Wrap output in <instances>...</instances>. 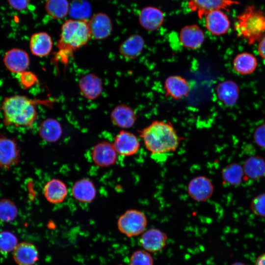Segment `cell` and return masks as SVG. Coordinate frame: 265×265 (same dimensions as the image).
Segmentation results:
<instances>
[{"instance_id":"cell-1","label":"cell","mask_w":265,"mask_h":265,"mask_svg":"<svg viewBox=\"0 0 265 265\" xmlns=\"http://www.w3.org/2000/svg\"><path fill=\"white\" fill-rule=\"evenodd\" d=\"M139 137L146 149L153 155L175 152L182 138L170 123L156 120L139 131Z\"/></svg>"},{"instance_id":"cell-2","label":"cell","mask_w":265,"mask_h":265,"mask_svg":"<svg viewBox=\"0 0 265 265\" xmlns=\"http://www.w3.org/2000/svg\"><path fill=\"white\" fill-rule=\"evenodd\" d=\"M35 101L22 95L5 98L0 108L5 125L17 127L32 125L37 116Z\"/></svg>"},{"instance_id":"cell-3","label":"cell","mask_w":265,"mask_h":265,"mask_svg":"<svg viewBox=\"0 0 265 265\" xmlns=\"http://www.w3.org/2000/svg\"><path fill=\"white\" fill-rule=\"evenodd\" d=\"M91 38L86 19H68L62 24L57 44L61 56H69L77 49L86 45Z\"/></svg>"},{"instance_id":"cell-4","label":"cell","mask_w":265,"mask_h":265,"mask_svg":"<svg viewBox=\"0 0 265 265\" xmlns=\"http://www.w3.org/2000/svg\"><path fill=\"white\" fill-rule=\"evenodd\" d=\"M235 29L249 45L255 44L265 36V14L253 5H248L237 16Z\"/></svg>"},{"instance_id":"cell-5","label":"cell","mask_w":265,"mask_h":265,"mask_svg":"<svg viewBox=\"0 0 265 265\" xmlns=\"http://www.w3.org/2000/svg\"><path fill=\"white\" fill-rule=\"evenodd\" d=\"M147 218L142 211L130 209L120 216L117 221L119 231L128 237L138 236L142 234L146 228Z\"/></svg>"},{"instance_id":"cell-6","label":"cell","mask_w":265,"mask_h":265,"mask_svg":"<svg viewBox=\"0 0 265 265\" xmlns=\"http://www.w3.org/2000/svg\"><path fill=\"white\" fill-rule=\"evenodd\" d=\"M188 8L195 12L199 18L215 10L228 11L234 5L239 4L237 0H186Z\"/></svg>"},{"instance_id":"cell-7","label":"cell","mask_w":265,"mask_h":265,"mask_svg":"<svg viewBox=\"0 0 265 265\" xmlns=\"http://www.w3.org/2000/svg\"><path fill=\"white\" fill-rule=\"evenodd\" d=\"M214 186L211 180L205 176H198L191 179L187 186L190 197L195 201H208L212 195Z\"/></svg>"},{"instance_id":"cell-8","label":"cell","mask_w":265,"mask_h":265,"mask_svg":"<svg viewBox=\"0 0 265 265\" xmlns=\"http://www.w3.org/2000/svg\"><path fill=\"white\" fill-rule=\"evenodd\" d=\"M117 153L123 157H129L136 154L141 144L137 136L125 130L121 131L115 136L112 143Z\"/></svg>"},{"instance_id":"cell-9","label":"cell","mask_w":265,"mask_h":265,"mask_svg":"<svg viewBox=\"0 0 265 265\" xmlns=\"http://www.w3.org/2000/svg\"><path fill=\"white\" fill-rule=\"evenodd\" d=\"M167 240L166 234L157 228H150L144 231L139 238L141 246L149 253L161 251L166 246Z\"/></svg>"},{"instance_id":"cell-10","label":"cell","mask_w":265,"mask_h":265,"mask_svg":"<svg viewBox=\"0 0 265 265\" xmlns=\"http://www.w3.org/2000/svg\"><path fill=\"white\" fill-rule=\"evenodd\" d=\"M20 151L17 143L12 139L0 136V168L8 169L16 164Z\"/></svg>"},{"instance_id":"cell-11","label":"cell","mask_w":265,"mask_h":265,"mask_svg":"<svg viewBox=\"0 0 265 265\" xmlns=\"http://www.w3.org/2000/svg\"><path fill=\"white\" fill-rule=\"evenodd\" d=\"M204 17L205 27L212 34L219 36L228 31L231 23L228 15L223 10L211 11Z\"/></svg>"},{"instance_id":"cell-12","label":"cell","mask_w":265,"mask_h":265,"mask_svg":"<svg viewBox=\"0 0 265 265\" xmlns=\"http://www.w3.org/2000/svg\"><path fill=\"white\" fill-rule=\"evenodd\" d=\"M91 37L96 40H103L108 37L112 30V22L106 14L95 13L88 21Z\"/></svg>"},{"instance_id":"cell-13","label":"cell","mask_w":265,"mask_h":265,"mask_svg":"<svg viewBox=\"0 0 265 265\" xmlns=\"http://www.w3.org/2000/svg\"><path fill=\"white\" fill-rule=\"evenodd\" d=\"M3 62L6 68L13 73H20L26 70L30 63L27 53L18 48L8 51L4 55Z\"/></svg>"},{"instance_id":"cell-14","label":"cell","mask_w":265,"mask_h":265,"mask_svg":"<svg viewBox=\"0 0 265 265\" xmlns=\"http://www.w3.org/2000/svg\"><path fill=\"white\" fill-rule=\"evenodd\" d=\"M91 156L93 161L97 166L106 167L115 163L117 153L113 144L102 141L94 147Z\"/></svg>"},{"instance_id":"cell-15","label":"cell","mask_w":265,"mask_h":265,"mask_svg":"<svg viewBox=\"0 0 265 265\" xmlns=\"http://www.w3.org/2000/svg\"><path fill=\"white\" fill-rule=\"evenodd\" d=\"M164 88L166 96L177 100L187 97L191 89L187 80L179 75L168 77L164 81Z\"/></svg>"},{"instance_id":"cell-16","label":"cell","mask_w":265,"mask_h":265,"mask_svg":"<svg viewBox=\"0 0 265 265\" xmlns=\"http://www.w3.org/2000/svg\"><path fill=\"white\" fill-rule=\"evenodd\" d=\"M179 40L183 47L195 50L200 48L204 42L205 34L198 25H187L180 30Z\"/></svg>"},{"instance_id":"cell-17","label":"cell","mask_w":265,"mask_h":265,"mask_svg":"<svg viewBox=\"0 0 265 265\" xmlns=\"http://www.w3.org/2000/svg\"><path fill=\"white\" fill-rule=\"evenodd\" d=\"M136 111L126 104L116 106L110 113V119L115 126L124 129L132 127L136 121Z\"/></svg>"},{"instance_id":"cell-18","label":"cell","mask_w":265,"mask_h":265,"mask_svg":"<svg viewBox=\"0 0 265 265\" xmlns=\"http://www.w3.org/2000/svg\"><path fill=\"white\" fill-rule=\"evenodd\" d=\"M164 16L163 12L158 8L147 6L143 8L139 15L140 25L146 30L154 31L163 24Z\"/></svg>"},{"instance_id":"cell-19","label":"cell","mask_w":265,"mask_h":265,"mask_svg":"<svg viewBox=\"0 0 265 265\" xmlns=\"http://www.w3.org/2000/svg\"><path fill=\"white\" fill-rule=\"evenodd\" d=\"M239 92L238 84L232 80L221 82L216 89L218 99L227 106H232L236 104L239 98Z\"/></svg>"},{"instance_id":"cell-20","label":"cell","mask_w":265,"mask_h":265,"mask_svg":"<svg viewBox=\"0 0 265 265\" xmlns=\"http://www.w3.org/2000/svg\"><path fill=\"white\" fill-rule=\"evenodd\" d=\"M13 257L18 265H33L38 260V252L33 244L22 242L13 251Z\"/></svg>"},{"instance_id":"cell-21","label":"cell","mask_w":265,"mask_h":265,"mask_svg":"<svg viewBox=\"0 0 265 265\" xmlns=\"http://www.w3.org/2000/svg\"><path fill=\"white\" fill-rule=\"evenodd\" d=\"M144 45V38L139 34H134L127 38L120 45L119 53L125 59L133 60L140 55Z\"/></svg>"},{"instance_id":"cell-22","label":"cell","mask_w":265,"mask_h":265,"mask_svg":"<svg viewBox=\"0 0 265 265\" xmlns=\"http://www.w3.org/2000/svg\"><path fill=\"white\" fill-rule=\"evenodd\" d=\"M79 86L81 94L89 100L97 98L103 90L101 79L91 73L85 75L80 79Z\"/></svg>"},{"instance_id":"cell-23","label":"cell","mask_w":265,"mask_h":265,"mask_svg":"<svg viewBox=\"0 0 265 265\" xmlns=\"http://www.w3.org/2000/svg\"><path fill=\"white\" fill-rule=\"evenodd\" d=\"M53 41L46 32H38L33 34L29 41V48L32 54L38 57H45L49 54L53 48Z\"/></svg>"},{"instance_id":"cell-24","label":"cell","mask_w":265,"mask_h":265,"mask_svg":"<svg viewBox=\"0 0 265 265\" xmlns=\"http://www.w3.org/2000/svg\"><path fill=\"white\" fill-rule=\"evenodd\" d=\"M43 193L46 200L53 204L62 202L67 195V188L61 180L53 179L48 181L43 188Z\"/></svg>"},{"instance_id":"cell-25","label":"cell","mask_w":265,"mask_h":265,"mask_svg":"<svg viewBox=\"0 0 265 265\" xmlns=\"http://www.w3.org/2000/svg\"><path fill=\"white\" fill-rule=\"evenodd\" d=\"M73 197L82 203H89L95 198L96 189L93 183L88 179H82L77 181L72 189Z\"/></svg>"},{"instance_id":"cell-26","label":"cell","mask_w":265,"mask_h":265,"mask_svg":"<svg viewBox=\"0 0 265 265\" xmlns=\"http://www.w3.org/2000/svg\"><path fill=\"white\" fill-rule=\"evenodd\" d=\"M244 177L256 180L265 176V160L260 156H253L247 159L242 166Z\"/></svg>"},{"instance_id":"cell-27","label":"cell","mask_w":265,"mask_h":265,"mask_svg":"<svg viewBox=\"0 0 265 265\" xmlns=\"http://www.w3.org/2000/svg\"><path fill=\"white\" fill-rule=\"evenodd\" d=\"M258 61L252 53L243 52L238 54L233 61L234 70L238 74L246 75L252 73L256 69Z\"/></svg>"},{"instance_id":"cell-28","label":"cell","mask_w":265,"mask_h":265,"mask_svg":"<svg viewBox=\"0 0 265 265\" xmlns=\"http://www.w3.org/2000/svg\"><path fill=\"white\" fill-rule=\"evenodd\" d=\"M223 184L229 186H238L244 180L242 166L238 163H232L225 166L221 170Z\"/></svg>"},{"instance_id":"cell-29","label":"cell","mask_w":265,"mask_h":265,"mask_svg":"<svg viewBox=\"0 0 265 265\" xmlns=\"http://www.w3.org/2000/svg\"><path fill=\"white\" fill-rule=\"evenodd\" d=\"M62 129L59 123L53 119H47L41 123L39 133L41 137L48 142H54L59 138Z\"/></svg>"},{"instance_id":"cell-30","label":"cell","mask_w":265,"mask_h":265,"mask_svg":"<svg viewBox=\"0 0 265 265\" xmlns=\"http://www.w3.org/2000/svg\"><path fill=\"white\" fill-rule=\"evenodd\" d=\"M47 14L54 19H62L70 11L68 0H47L45 5Z\"/></svg>"},{"instance_id":"cell-31","label":"cell","mask_w":265,"mask_h":265,"mask_svg":"<svg viewBox=\"0 0 265 265\" xmlns=\"http://www.w3.org/2000/svg\"><path fill=\"white\" fill-rule=\"evenodd\" d=\"M18 214V209L15 204L8 199L0 201V220L4 222L13 221Z\"/></svg>"},{"instance_id":"cell-32","label":"cell","mask_w":265,"mask_h":265,"mask_svg":"<svg viewBox=\"0 0 265 265\" xmlns=\"http://www.w3.org/2000/svg\"><path fill=\"white\" fill-rule=\"evenodd\" d=\"M18 239L13 233L8 231L0 232V252L7 254L13 251L18 244Z\"/></svg>"},{"instance_id":"cell-33","label":"cell","mask_w":265,"mask_h":265,"mask_svg":"<svg viewBox=\"0 0 265 265\" xmlns=\"http://www.w3.org/2000/svg\"><path fill=\"white\" fill-rule=\"evenodd\" d=\"M130 265H154V259L150 253L145 250H137L130 258Z\"/></svg>"},{"instance_id":"cell-34","label":"cell","mask_w":265,"mask_h":265,"mask_svg":"<svg viewBox=\"0 0 265 265\" xmlns=\"http://www.w3.org/2000/svg\"><path fill=\"white\" fill-rule=\"evenodd\" d=\"M250 208L255 215L265 217V193L256 196L251 202Z\"/></svg>"},{"instance_id":"cell-35","label":"cell","mask_w":265,"mask_h":265,"mask_svg":"<svg viewBox=\"0 0 265 265\" xmlns=\"http://www.w3.org/2000/svg\"><path fill=\"white\" fill-rule=\"evenodd\" d=\"M19 74L20 83L25 88H28L31 87L37 81L36 76L31 72L26 70L19 73Z\"/></svg>"},{"instance_id":"cell-36","label":"cell","mask_w":265,"mask_h":265,"mask_svg":"<svg viewBox=\"0 0 265 265\" xmlns=\"http://www.w3.org/2000/svg\"><path fill=\"white\" fill-rule=\"evenodd\" d=\"M253 139L259 147L265 149V123L260 125L255 129Z\"/></svg>"},{"instance_id":"cell-37","label":"cell","mask_w":265,"mask_h":265,"mask_svg":"<svg viewBox=\"0 0 265 265\" xmlns=\"http://www.w3.org/2000/svg\"><path fill=\"white\" fill-rule=\"evenodd\" d=\"M10 6L17 10L25 9L29 4V0H8Z\"/></svg>"},{"instance_id":"cell-38","label":"cell","mask_w":265,"mask_h":265,"mask_svg":"<svg viewBox=\"0 0 265 265\" xmlns=\"http://www.w3.org/2000/svg\"><path fill=\"white\" fill-rule=\"evenodd\" d=\"M258 51L259 55L265 59V36L259 41Z\"/></svg>"},{"instance_id":"cell-39","label":"cell","mask_w":265,"mask_h":265,"mask_svg":"<svg viewBox=\"0 0 265 265\" xmlns=\"http://www.w3.org/2000/svg\"><path fill=\"white\" fill-rule=\"evenodd\" d=\"M254 265H265V253L261 254L256 258Z\"/></svg>"},{"instance_id":"cell-40","label":"cell","mask_w":265,"mask_h":265,"mask_svg":"<svg viewBox=\"0 0 265 265\" xmlns=\"http://www.w3.org/2000/svg\"><path fill=\"white\" fill-rule=\"evenodd\" d=\"M231 265H245L242 263L238 262H235L232 264Z\"/></svg>"}]
</instances>
